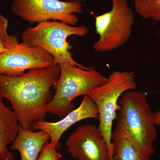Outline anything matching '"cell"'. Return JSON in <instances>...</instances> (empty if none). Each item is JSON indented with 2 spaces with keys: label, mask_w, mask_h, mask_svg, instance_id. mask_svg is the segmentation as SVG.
Here are the masks:
<instances>
[{
  "label": "cell",
  "mask_w": 160,
  "mask_h": 160,
  "mask_svg": "<svg viewBox=\"0 0 160 160\" xmlns=\"http://www.w3.org/2000/svg\"><path fill=\"white\" fill-rule=\"evenodd\" d=\"M88 28L85 25L72 26L63 22L48 21L38 23L34 27H28L22 33V42L31 46L42 48L49 53L58 65L69 63L83 69L86 67L76 62L70 50L72 46L67 41L69 37L85 36Z\"/></svg>",
  "instance_id": "obj_4"
},
{
  "label": "cell",
  "mask_w": 160,
  "mask_h": 160,
  "mask_svg": "<svg viewBox=\"0 0 160 160\" xmlns=\"http://www.w3.org/2000/svg\"><path fill=\"white\" fill-rule=\"evenodd\" d=\"M8 49L5 44L0 42V53L6 51Z\"/></svg>",
  "instance_id": "obj_19"
},
{
  "label": "cell",
  "mask_w": 160,
  "mask_h": 160,
  "mask_svg": "<svg viewBox=\"0 0 160 160\" xmlns=\"http://www.w3.org/2000/svg\"><path fill=\"white\" fill-rule=\"evenodd\" d=\"M112 151L115 160H150L141 154L124 135L112 134Z\"/></svg>",
  "instance_id": "obj_13"
},
{
  "label": "cell",
  "mask_w": 160,
  "mask_h": 160,
  "mask_svg": "<svg viewBox=\"0 0 160 160\" xmlns=\"http://www.w3.org/2000/svg\"><path fill=\"white\" fill-rule=\"evenodd\" d=\"M8 24V20L0 13V42L5 44L7 49L19 43L16 37L9 35L7 32Z\"/></svg>",
  "instance_id": "obj_15"
},
{
  "label": "cell",
  "mask_w": 160,
  "mask_h": 160,
  "mask_svg": "<svg viewBox=\"0 0 160 160\" xmlns=\"http://www.w3.org/2000/svg\"><path fill=\"white\" fill-rule=\"evenodd\" d=\"M134 8L143 18L160 22V0H135Z\"/></svg>",
  "instance_id": "obj_14"
},
{
  "label": "cell",
  "mask_w": 160,
  "mask_h": 160,
  "mask_svg": "<svg viewBox=\"0 0 160 160\" xmlns=\"http://www.w3.org/2000/svg\"><path fill=\"white\" fill-rule=\"evenodd\" d=\"M154 117L156 126H158L160 131V107L158 111L154 112Z\"/></svg>",
  "instance_id": "obj_17"
},
{
  "label": "cell",
  "mask_w": 160,
  "mask_h": 160,
  "mask_svg": "<svg viewBox=\"0 0 160 160\" xmlns=\"http://www.w3.org/2000/svg\"><path fill=\"white\" fill-rule=\"evenodd\" d=\"M56 146L51 142L44 145L37 160H59L62 155L58 152Z\"/></svg>",
  "instance_id": "obj_16"
},
{
  "label": "cell",
  "mask_w": 160,
  "mask_h": 160,
  "mask_svg": "<svg viewBox=\"0 0 160 160\" xmlns=\"http://www.w3.org/2000/svg\"><path fill=\"white\" fill-rule=\"evenodd\" d=\"M0 160H16L14 155L12 152L8 156H3L0 155Z\"/></svg>",
  "instance_id": "obj_18"
},
{
  "label": "cell",
  "mask_w": 160,
  "mask_h": 160,
  "mask_svg": "<svg viewBox=\"0 0 160 160\" xmlns=\"http://www.w3.org/2000/svg\"><path fill=\"white\" fill-rule=\"evenodd\" d=\"M110 11L95 16L96 32L99 36L93 49L100 52L115 50L129 41L134 19L127 0H111Z\"/></svg>",
  "instance_id": "obj_6"
},
{
  "label": "cell",
  "mask_w": 160,
  "mask_h": 160,
  "mask_svg": "<svg viewBox=\"0 0 160 160\" xmlns=\"http://www.w3.org/2000/svg\"><path fill=\"white\" fill-rule=\"evenodd\" d=\"M0 96V155L8 156L11 152L8 146L17 136L20 126L13 110L6 106Z\"/></svg>",
  "instance_id": "obj_12"
},
{
  "label": "cell",
  "mask_w": 160,
  "mask_h": 160,
  "mask_svg": "<svg viewBox=\"0 0 160 160\" xmlns=\"http://www.w3.org/2000/svg\"><path fill=\"white\" fill-rule=\"evenodd\" d=\"M66 146L71 157L79 160H110L106 140L98 127L90 124L78 127Z\"/></svg>",
  "instance_id": "obj_9"
},
{
  "label": "cell",
  "mask_w": 160,
  "mask_h": 160,
  "mask_svg": "<svg viewBox=\"0 0 160 160\" xmlns=\"http://www.w3.org/2000/svg\"><path fill=\"white\" fill-rule=\"evenodd\" d=\"M56 64L44 49L22 42L0 53V74L8 76H18L30 69L47 68Z\"/></svg>",
  "instance_id": "obj_8"
},
{
  "label": "cell",
  "mask_w": 160,
  "mask_h": 160,
  "mask_svg": "<svg viewBox=\"0 0 160 160\" xmlns=\"http://www.w3.org/2000/svg\"><path fill=\"white\" fill-rule=\"evenodd\" d=\"M88 118L99 120L98 111L96 105L88 95L84 96L77 109L70 111L57 122L40 121L34 124V130H43L49 134L50 142L59 148L60 141L63 133L76 123Z\"/></svg>",
  "instance_id": "obj_10"
},
{
  "label": "cell",
  "mask_w": 160,
  "mask_h": 160,
  "mask_svg": "<svg viewBox=\"0 0 160 160\" xmlns=\"http://www.w3.org/2000/svg\"><path fill=\"white\" fill-rule=\"evenodd\" d=\"M59 66V77L52 87L55 92L47 111L63 118L74 109L72 101L75 98L88 95L96 87L106 83L108 78L93 67L85 69L67 63Z\"/></svg>",
  "instance_id": "obj_3"
},
{
  "label": "cell",
  "mask_w": 160,
  "mask_h": 160,
  "mask_svg": "<svg viewBox=\"0 0 160 160\" xmlns=\"http://www.w3.org/2000/svg\"><path fill=\"white\" fill-rule=\"evenodd\" d=\"M49 139L50 137L46 132H34L20 126L11 149L19 152L21 160H37L44 145Z\"/></svg>",
  "instance_id": "obj_11"
},
{
  "label": "cell",
  "mask_w": 160,
  "mask_h": 160,
  "mask_svg": "<svg viewBox=\"0 0 160 160\" xmlns=\"http://www.w3.org/2000/svg\"><path fill=\"white\" fill-rule=\"evenodd\" d=\"M11 9L20 18L30 23L56 21L72 26L79 22L76 14L83 12L78 0H13Z\"/></svg>",
  "instance_id": "obj_7"
},
{
  "label": "cell",
  "mask_w": 160,
  "mask_h": 160,
  "mask_svg": "<svg viewBox=\"0 0 160 160\" xmlns=\"http://www.w3.org/2000/svg\"></svg>",
  "instance_id": "obj_22"
},
{
  "label": "cell",
  "mask_w": 160,
  "mask_h": 160,
  "mask_svg": "<svg viewBox=\"0 0 160 160\" xmlns=\"http://www.w3.org/2000/svg\"><path fill=\"white\" fill-rule=\"evenodd\" d=\"M136 87L134 72L117 70L109 75L106 83L96 87L88 95L97 107L98 128L106 140L110 159L113 157L111 137L113 122L117 118L118 102L123 93Z\"/></svg>",
  "instance_id": "obj_5"
},
{
  "label": "cell",
  "mask_w": 160,
  "mask_h": 160,
  "mask_svg": "<svg viewBox=\"0 0 160 160\" xmlns=\"http://www.w3.org/2000/svg\"><path fill=\"white\" fill-rule=\"evenodd\" d=\"M110 160H115L114 157H113L112 158L110 159Z\"/></svg>",
  "instance_id": "obj_21"
},
{
  "label": "cell",
  "mask_w": 160,
  "mask_h": 160,
  "mask_svg": "<svg viewBox=\"0 0 160 160\" xmlns=\"http://www.w3.org/2000/svg\"><path fill=\"white\" fill-rule=\"evenodd\" d=\"M117 122L112 134L124 135L141 154H154L153 143L157 138L154 112L146 94L142 92H126L118 102Z\"/></svg>",
  "instance_id": "obj_2"
},
{
  "label": "cell",
  "mask_w": 160,
  "mask_h": 160,
  "mask_svg": "<svg viewBox=\"0 0 160 160\" xmlns=\"http://www.w3.org/2000/svg\"><path fill=\"white\" fill-rule=\"evenodd\" d=\"M59 65L31 69L16 77L0 74V96L10 102L20 126L33 130L36 123L44 121L53 98L52 88L57 82Z\"/></svg>",
  "instance_id": "obj_1"
},
{
  "label": "cell",
  "mask_w": 160,
  "mask_h": 160,
  "mask_svg": "<svg viewBox=\"0 0 160 160\" xmlns=\"http://www.w3.org/2000/svg\"><path fill=\"white\" fill-rule=\"evenodd\" d=\"M78 1H80L81 2H86V0H78Z\"/></svg>",
  "instance_id": "obj_20"
}]
</instances>
